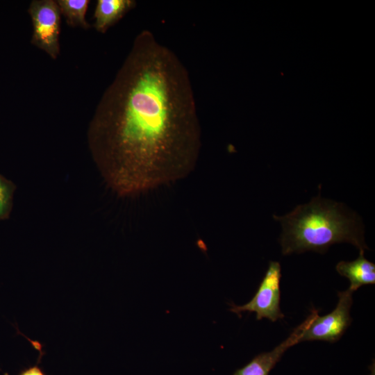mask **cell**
I'll return each instance as SVG.
<instances>
[{"label": "cell", "mask_w": 375, "mask_h": 375, "mask_svg": "<svg viewBox=\"0 0 375 375\" xmlns=\"http://www.w3.org/2000/svg\"><path fill=\"white\" fill-rule=\"evenodd\" d=\"M87 136L99 172L120 196L181 180L194 170L201 135L190 78L150 31L135 38Z\"/></svg>", "instance_id": "cell-1"}, {"label": "cell", "mask_w": 375, "mask_h": 375, "mask_svg": "<svg viewBox=\"0 0 375 375\" xmlns=\"http://www.w3.org/2000/svg\"><path fill=\"white\" fill-rule=\"evenodd\" d=\"M281 223L280 243L283 255L314 251L323 253L333 244L349 242L359 251L368 249L362 226L355 214H351L342 203L313 198L308 203L299 205L282 217L274 215Z\"/></svg>", "instance_id": "cell-2"}, {"label": "cell", "mask_w": 375, "mask_h": 375, "mask_svg": "<svg viewBox=\"0 0 375 375\" xmlns=\"http://www.w3.org/2000/svg\"><path fill=\"white\" fill-rule=\"evenodd\" d=\"M33 23L31 44L43 50L52 59L60 53L61 12L56 1L33 0L28 8Z\"/></svg>", "instance_id": "cell-3"}, {"label": "cell", "mask_w": 375, "mask_h": 375, "mask_svg": "<svg viewBox=\"0 0 375 375\" xmlns=\"http://www.w3.org/2000/svg\"><path fill=\"white\" fill-rule=\"evenodd\" d=\"M281 267L279 262L270 261L267 270L254 297L242 306L231 304L230 311L239 317L242 312H255L256 319L267 318L274 322L284 317L280 308V280Z\"/></svg>", "instance_id": "cell-4"}, {"label": "cell", "mask_w": 375, "mask_h": 375, "mask_svg": "<svg viewBox=\"0 0 375 375\" xmlns=\"http://www.w3.org/2000/svg\"><path fill=\"white\" fill-rule=\"evenodd\" d=\"M352 294L348 289L339 292L338 304L331 312L322 317L316 312L303 330L300 342L321 340L333 343L339 340L351 323Z\"/></svg>", "instance_id": "cell-5"}, {"label": "cell", "mask_w": 375, "mask_h": 375, "mask_svg": "<svg viewBox=\"0 0 375 375\" xmlns=\"http://www.w3.org/2000/svg\"><path fill=\"white\" fill-rule=\"evenodd\" d=\"M317 312V310L313 309L306 319L298 326L285 341L273 350L257 355L245 366L236 370L233 375H269L287 349L300 342L303 330Z\"/></svg>", "instance_id": "cell-6"}, {"label": "cell", "mask_w": 375, "mask_h": 375, "mask_svg": "<svg viewBox=\"0 0 375 375\" xmlns=\"http://www.w3.org/2000/svg\"><path fill=\"white\" fill-rule=\"evenodd\" d=\"M339 274L350 281L348 288L353 292L365 285L375 283V265L364 256V251H360L358 257L350 262L340 261L336 265Z\"/></svg>", "instance_id": "cell-7"}, {"label": "cell", "mask_w": 375, "mask_h": 375, "mask_svg": "<svg viewBox=\"0 0 375 375\" xmlns=\"http://www.w3.org/2000/svg\"><path fill=\"white\" fill-rule=\"evenodd\" d=\"M136 4L133 0H98L94 17V26L104 33Z\"/></svg>", "instance_id": "cell-8"}, {"label": "cell", "mask_w": 375, "mask_h": 375, "mask_svg": "<svg viewBox=\"0 0 375 375\" xmlns=\"http://www.w3.org/2000/svg\"><path fill=\"white\" fill-rule=\"evenodd\" d=\"M56 1L61 14L65 17L69 26L81 27L84 29L90 27V24L85 19L90 3L89 0H58Z\"/></svg>", "instance_id": "cell-9"}, {"label": "cell", "mask_w": 375, "mask_h": 375, "mask_svg": "<svg viewBox=\"0 0 375 375\" xmlns=\"http://www.w3.org/2000/svg\"><path fill=\"white\" fill-rule=\"evenodd\" d=\"M15 190L14 183L0 174V221L10 217Z\"/></svg>", "instance_id": "cell-10"}, {"label": "cell", "mask_w": 375, "mask_h": 375, "mask_svg": "<svg viewBox=\"0 0 375 375\" xmlns=\"http://www.w3.org/2000/svg\"><path fill=\"white\" fill-rule=\"evenodd\" d=\"M26 339L31 342V345L39 351V357L36 365L24 369L18 375H46L44 371L38 366V363L40 362L41 358L44 354V352L42 350V344L37 340L34 341L28 338H26Z\"/></svg>", "instance_id": "cell-11"}]
</instances>
